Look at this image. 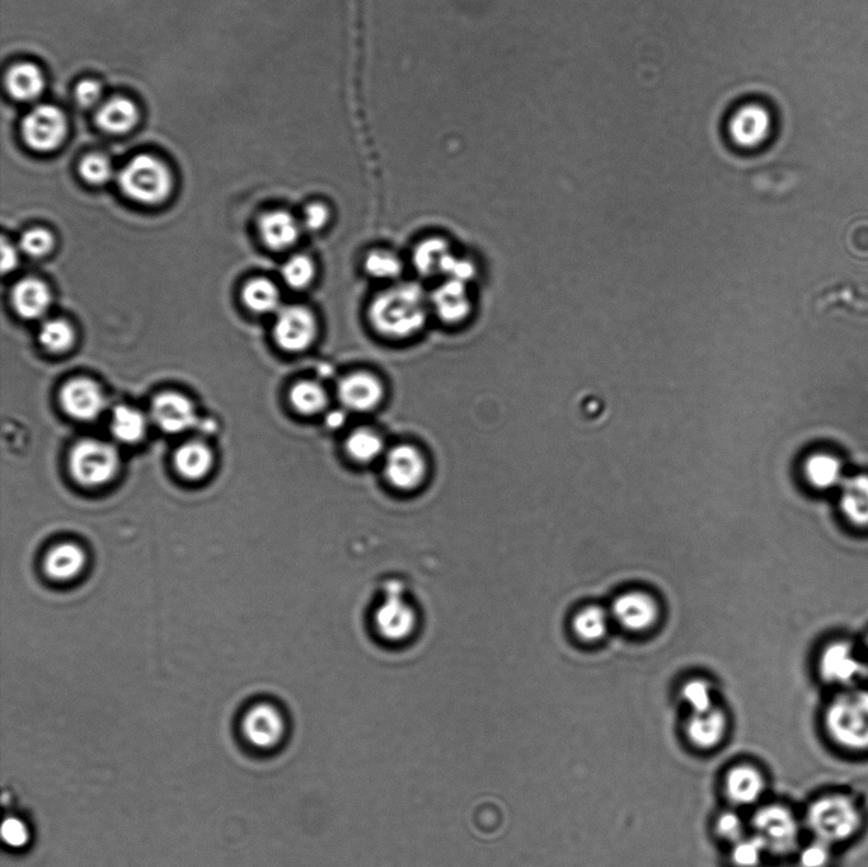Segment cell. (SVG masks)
<instances>
[{"instance_id":"1","label":"cell","mask_w":868,"mask_h":867,"mask_svg":"<svg viewBox=\"0 0 868 867\" xmlns=\"http://www.w3.org/2000/svg\"><path fill=\"white\" fill-rule=\"evenodd\" d=\"M802 820L807 836L841 850L865 832L867 809L855 792L830 789L810 800Z\"/></svg>"},{"instance_id":"2","label":"cell","mask_w":868,"mask_h":867,"mask_svg":"<svg viewBox=\"0 0 868 867\" xmlns=\"http://www.w3.org/2000/svg\"><path fill=\"white\" fill-rule=\"evenodd\" d=\"M828 743L847 756H868V688H844L829 698L821 714Z\"/></svg>"},{"instance_id":"3","label":"cell","mask_w":868,"mask_h":867,"mask_svg":"<svg viewBox=\"0 0 868 867\" xmlns=\"http://www.w3.org/2000/svg\"><path fill=\"white\" fill-rule=\"evenodd\" d=\"M429 304L430 299L419 284H397L373 299L369 320L380 335L406 339L424 328Z\"/></svg>"},{"instance_id":"4","label":"cell","mask_w":868,"mask_h":867,"mask_svg":"<svg viewBox=\"0 0 868 867\" xmlns=\"http://www.w3.org/2000/svg\"><path fill=\"white\" fill-rule=\"evenodd\" d=\"M752 826L768 854L774 856H795L804 842V820L785 804L762 806L753 815Z\"/></svg>"},{"instance_id":"5","label":"cell","mask_w":868,"mask_h":867,"mask_svg":"<svg viewBox=\"0 0 868 867\" xmlns=\"http://www.w3.org/2000/svg\"><path fill=\"white\" fill-rule=\"evenodd\" d=\"M119 184L130 199L156 205L170 196L172 176L166 164L159 159L149 154H140L131 159L120 172Z\"/></svg>"},{"instance_id":"6","label":"cell","mask_w":868,"mask_h":867,"mask_svg":"<svg viewBox=\"0 0 868 867\" xmlns=\"http://www.w3.org/2000/svg\"><path fill=\"white\" fill-rule=\"evenodd\" d=\"M816 669L821 681L839 691L860 686L867 667L851 642L837 640L821 650Z\"/></svg>"},{"instance_id":"7","label":"cell","mask_w":868,"mask_h":867,"mask_svg":"<svg viewBox=\"0 0 868 867\" xmlns=\"http://www.w3.org/2000/svg\"><path fill=\"white\" fill-rule=\"evenodd\" d=\"M119 454L112 445L100 440H83L75 445L70 468L75 480L86 486H100L114 478L119 468Z\"/></svg>"},{"instance_id":"8","label":"cell","mask_w":868,"mask_h":867,"mask_svg":"<svg viewBox=\"0 0 868 867\" xmlns=\"http://www.w3.org/2000/svg\"><path fill=\"white\" fill-rule=\"evenodd\" d=\"M375 627L384 640L401 642L410 639L417 627L415 608L403 598L401 585H388V594L375 612Z\"/></svg>"},{"instance_id":"9","label":"cell","mask_w":868,"mask_h":867,"mask_svg":"<svg viewBox=\"0 0 868 867\" xmlns=\"http://www.w3.org/2000/svg\"><path fill=\"white\" fill-rule=\"evenodd\" d=\"M609 612L613 622L632 634H645L660 618L658 601L642 590H628L619 594Z\"/></svg>"},{"instance_id":"10","label":"cell","mask_w":868,"mask_h":867,"mask_svg":"<svg viewBox=\"0 0 868 867\" xmlns=\"http://www.w3.org/2000/svg\"><path fill=\"white\" fill-rule=\"evenodd\" d=\"M317 318L302 306L280 309L274 327L275 341L288 353H302L317 340Z\"/></svg>"},{"instance_id":"11","label":"cell","mask_w":868,"mask_h":867,"mask_svg":"<svg viewBox=\"0 0 868 867\" xmlns=\"http://www.w3.org/2000/svg\"><path fill=\"white\" fill-rule=\"evenodd\" d=\"M428 472V462L424 454L414 445H396L384 456V475L394 489L401 491L419 489L424 484Z\"/></svg>"},{"instance_id":"12","label":"cell","mask_w":868,"mask_h":867,"mask_svg":"<svg viewBox=\"0 0 868 867\" xmlns=\"http://www.w3.org/2000/svg\"><path fill=\"white\" fill-rule=\"evenodd\" d=\"M23 139L37 152H51L67 135V120L54 106L42 105L32 110L22 123Z\"/></svg>"},{"instance_id":"13","label":"cell","mask_w":868,"mask_h":867,"mask_svg":"<svg viewBox=\"0 0 868 867\" xmlns=\"http://www.w3.org/2000/svg\"><path fill=\"white\" fill-rule=\"evenodd\" d=\"M337 396L345 409L368 412L377 409L382 403L384 386L373 374L353 373L341 379Z\"/></svg>"},{"instance_id":"14","label":"cell","mask_w":868,"mask_h":867,"mask_svg":"<svg viewBox=\"0 0 868 867\" xmlns=\"http://www.w3.org/2000/svg\"><path fill=\"white\" fill-rule=\"evenodd\" d=\"M60 402L69 416L84 421L96 419L106 406L101 388L87 378L73 379L65 384Z\"/></svg>"},{"instance_id":"15","label":"cell","mask_w":868,"mask_h":867,"mask_svg":"<svg viewBox=\"0 0 868 867\" xmlns=\"http://www.w3.org/2000/svg\"><path fill=\"white\" fill-rule=\"evenodd\" d=\"M152 412L154 421L167 433H182L194 428L197 423L194 405L180 393L166 392L159 395L153 402Z\"/></svg>"},{"instance_id":"16","label":"cell","mask_w":868,"mask_h":867,"mask_svg":"<svg viewBox=\"0 0 868 867\" xmlns=\"http://www.w3.org/2000/svg\"><path fill=\"white\" fill-rule=\"evenodd\" d=\"M727 716L724 711L715 707L705 714H692L685 721L684 734L694 748L701 751H712L724 742L727 734Z\"/></svg>"},{"instance_id":"17","label":"cell","mask_w":868,"mask_h":867,"mask_svg":"<svg viewBox=\"0 0 868 867\" xmlns=\"http://www.w3.org/2000/svg\"><path fill=\"white\" fill-rule=\"evenodd\" d=\"M724 790L731 803L740 806L753 805L758 803L766 791V779L757 767L736 765L726 773Z\"/></svg>"},{"instance_id":"18","label":"cell","mask_w":868,"mask_h":867,"mask_svg":"<svg viewBox=\"0 0 868 867\" xmlns=\"http://www.w3.org/2000/svg\"><path fill=\"white\" fill-rule=\"evenodd\" d=\"M838 505L844 519L858 529H868V475L847 476L838 490Z\"/></svg>"},{"instance_id":"19","label":"cell","mask_w":868,"mask_h":867,"mask_svg":"<svg viewBox=\"0 0 868 867\" xmlns=\"http://www.w3.org/2000/svg\"><path fill=\"white\" fill-rule=\"evenodd\" d=\"M430 304L440 320L450 325L466 320L472 309L467 284L449 279L434 290Z\"/></svg>"},{"instance_id":"20","label":"cell","mask_w":868,"mask_h":867,"mask_svg":"<svg viewBox=\"0 0 868 867\" xmlns=\"http://www.w3.org/2000/svg\"><path fill=\"white\" fill-rule=\"evenodd\" d=\"M802 475L816 491H838L847 478L841 459L828 452L810 454L802 466Z\"/></svg>"},{"instance_id":"21","label":"cell","mask_w":868,"mask_h":867,"mask_svg":"<svg viewBox=\"0 0 868 867\" xmlns=\"http://www.w3.org/2000/svg\"><path fill=\"white\" fill-rule=\"evenodd\" d=\"M283 729V720L279 712L269 705L255 707L248 712L243 721V733L248 742L258 748H270L278 744Z\"/></svg>"},{"instance_id":"22","label":"cell","mask_w":868,"mask_h":867,"mask_svg":"<svg viewBox=\"0 0 868 867\" xmlns=\"http://www.w3.org/2000/svg\"><path fill=\"white\" fill-rule=\"evenodd\" d=\"M258 228L266 246L275 251H283L294 246L300 237L298 220L284 210L262 215Z\"/></svg>"},{"instance_id":"23","label":"cell","mask_w":868,"mask_h":867,"mask_svg":"<svg viewBox=\"0 0 868 867\" xmlns=\"http://www.w3.org/2000/svg\"><path fill=\"white\" fill-rule=\"evenodd\" d=\"M13 307L18 315L27 320H36L48 312L51 293L48 285L39 279H25L14 287Z\"/></svg>"},{"instance_id":"24","label":"cell","mask_w":868,"mask_h":867,"mask_svg":"<svg viewBox=\"0 0 868 867\" xmlns=\"http://www.w3.org/2000/svg\"><path fill=\"white\" fill-rule=\"evenodd\" d=\"M611 612L599 606H586L572 617L571 629L580 641L595 644L608 635L612 623Z\"/></svg>"},{"instance_id":"25","label":"cell","mask_w":868,"mask_h":867,"mask_svg":"<svg viewBox=\"0 0 868 867\" xmlns=\"http://www.w3.org/2000/svg\"><path fill=\"white\" fill-rule=\"evenodd\" d=\"M86 556L83 550L72 543H64L53 548L46 556L45 570L50 578L69 580L81 573Z\"/></svg>"},{"instance_id":"26","label":"cell","mask_w":868,"mask_h":867,"mask_svg":"<svg viewBox=\"0 0 868 867\" xmlns=\"http://www.w3.org/2000/svg\"><path fill=\"white\" fill-rule=\"evenodd\" d=\"M139 112L126 98L117 97L106 102L97 114V124L111 134H123L134 128Z\"/></svg>"},{"instance_id":"27","label":"cell","mask_w":868,"mask_h":867,"mask_svg":"<svg viewBox=\"0 0 868 867\" xmlns=\"http://www.w3.org/2000/svg\"><path fill=\"white\" fill-rule=\"evenodd\" d=\"M44 77L34 64L14 65L7 76V87L12 97L18 101H34L44 91Z\"/></svg>"},{"instance_id":"28","label":"cell","mask_w":868,"mask_h":867,"mask_svg":"<svg viewBox=\"0 0 868 867\" xmlns=\"http://www.w3.org/2000/svg\"><path fill=\"white\" fill-rule=\"evenodd\" d=\"M452 255L447 242L441 238H429L415 248L414 261L417 273L426 278L443 274L445 264Z\"/></svg>"},{"instance_id":"29","label":"cell","mask_w":868,"mask_h":867,"mask_svg":"<svg viewBox=\"0 0 868 867\" xmlns=\"http://www.w3.org/2000/svg\"><path fill=\"white\" fill-rule=\"evenodd\" d=\"M345 449L347 456L360 465L373 463L386 452L383 438L368 428L354 430L346 439Z\"/></svg>"},{"instance_id":"30","label":"cell","mask_w":868,"mask_h":867,"mask_svg":"<svg viewBox=\"0 0 868 867\" xmlns=\"http://www.w3.org/2000/svg\"><path fill=\"white\" fill-rule=\"evenodd\" d=\"M178 472L190 480H199L208 475L213 466V454L203 443H187L176 453Z\"/></svg>"},{"instance_id":"31","label":"cell","mask_w":868,"mask_h":867,"mask_svg":"<svg viewBox=\"0 0 868 867\" xmlns=\"http://www.w3.org/2000/svg\"><path fill=\"white\" fill-rule=\"evenodd\" d=\"M289 400L299 414L313 416L321 414L328 405V396L322 384L314 381H300L294 384Z\"/></svg>"},{"instance_id":"32","label":"cell","mask_w":868,"mask_h":867,"mask_svg":"<svg viewBox=\"0 0 868 867\" xmlns=\"http://www.w3.org/2000/svg\"><path fill=\"white\" fill-rule=\"evenodd\" d=\"M112 433L121 442L136 443L147 431V419L142 412L129 406H117L111 421Z\"/></svg>"},{"instance_id":"33","label":"cell","mask_w":868,"mask_h":867,"mask_svg":"<svg viewBox=\"0 0 868 867\" xmlns=\"http://www.w3.org/2000/svg\"><path fill=\"white\" fill-rule=\"evenodd\" d=\"M243 302L253 312L272 313L280 308L281 295L272 281L255 279L243 289Z\"/></svg>"},{"instance_id":"34","label":"cell","mask_w":868,"mask_h":867,"mask_svg":"<svg viewBox=\"0 0 868 867\" xmlns=\"http://www.w3.org/2000/svg\"><path fill=\"white\" fill-rule=\"evenodd\" d=\"M768 130L769 117L767 112L759 109V107H752V109L741 112L736 117L735 126H733L736 139H739L740 143L743 144L759 143L760 140L767 137Z\"/></svg>"},{"instance_id":"35","label":"cell","mask_w":868,"mask_h":867,"mask_svg":"<svg viewBox=\"0 0 868 867\" xmlns=\"http://www.w3.org/2000/svg\"><path fill=\"white\" fill-rule=\"evenodd\" d=\"M680 696L692 714H705L716 707L712 684L703 678H692L685 682Z\"/></svg>"},{"instance_id":"36","label":"cell","mask_w":868,"mask_h":867,"mask_svg":"<svg viewBox=\"0 0 868 867\" xmlns=\"http://www.w3.org/2000/svg\"><path fill=\"white\" fill-rule=\"evenodd\" d=\"M837 848L810 838L802 842L795 854L797 867H834Z\"/></svg>"},{"instance_id":"37","label":"cell","mask_w":868,"mask_h":867,"mask_svg":"<svg viewBox=\"0 0 868 867\" xmlns=\"http://www.w3.org/2000/svg\"><path fill=\"white\" fill-rule=\"evenodd\" d=\"M365 271L372 278L393 280L400 278L403 264L400 257L386 250H375L368 253L364 261Z\"/></svg>"},{"instance_id":"38","label":"cell","mask_w":868,"mask_h":867,"mask_svg":"<svg viewBox=\"0 0 868 867\" xmlns=\"http://www.w3.org/2000/svg\"><path fill=\"white\" fill-rule=\"evenodd\" d=\"M39 339L42 346L51 353H64L72 348L73 327L63 320H50L41 326Z\"/></svg>"},{"instance_id":"39","label":"cell","mask_w":868,"mask_h":867,"mask_svg":"<svg viewBox=\"0 0 868 867\" xmlns=\"http://www.w3.org/2000/svg\"><path fill=\"white\" fill-rule=\"evenodd\" d=\"M281 275L290 288L303 290L316 279V265L311 257L306 255L293 256L285 262Z\"/></svg>"},{"instance_id":"40","label":"cell","mask_w":868,"mask_h":867,"mask_svg":"<svg viewBox=\"0 0 868 867\" xmlns=\"http://www.w3.org/2000/svg\"><path fill=\"white\" fill-rule=\"evenodd\" d=\"M768 854L766 846L759 837H743L733 843L730 852L731 864L734 867H759Z\"/></svg>"},{"instance_id":"41","label":"cell","mask_w":868,"mask_h":867,"mask_svg":"<svg viewBox=\"0 0 868 867\" xmlns=\"http://www.w3.org/2000/svg\"><path fill=\"white\" fill-rule=\"evenodd\" d=\"M81 176L91 185H103L112 176V167L109 159L100 154H91L81 163Z\"/></svg>"},{"instance_id":"42","label":"cell","mask_w":868,"mask_h":867,"mask_svg":"<svg viewBox=\"0 0 868 867\" xmlns=\"http://www.w3.org/2000/svg\"><path fill=\"white\" fill-rule=\"evenodd\" d=\"M20 245L28 256L42 257L53 250L54 237L46 229L34 228L23 234Z\"/></svg>"},{"instance_id":"43","label":"cell","mask_w":868,"mask_h":867,"mask_svg":"<svg viewBox=\"0 0 868 867\" xmlns=\"http://www.w3.org/2000/svg\"><path fill=\"white\" fill-rule=\"evenodd\" d=\"M715 831L722 840L731 843L738 842L745 837L744 819L738 813L727 810L716 818Z\"/></svg>"},{"instance_id":"44","label":"cell","mask_w":868,"mask_h":867,"mask_svg":"<svg viewBox=\"0 0 868 867\" xmlns=\"http://www.w3.org/2000/svg\"><path fill=\"white\" fill-rule=\"evenodd\" d=\"M443 275L447 276L449 280H457L468 284V281H471L476 276V266L473 262L461 259V257H457L452 253L447 264H445Z\"/></svg>"},{"instance_id":"45","label":"cell","mask_w":868,"mask_h":867,"mask_svg":"<svg viewBox=\"0 0 868 867\" xmlns=\"http://www.w3.org/2000/svg\"><path fill=\"white\" fill-rule=\"evenodd\" d=\"M331 212L328 206L323 203L309 204L304 210V227L311 232L322 231L330 222Z\"/></svg>"},{"instance_id":"46","label":"cell","mask_w":868,"mask_h":867,"mask_svg":"<svg viewBox=\"0 0 868 867\" xmlns=\"http://www.w3.org/2000/svg\"><path fill=\"white\" fill-rule=\"evenodd\" d=\"M2 837L8 846L23 847L28 841V831L20 819L8 818L2 826Z\"/></svg>"},{"instance_id":"47","label":"cell","mask_w":868,"mask_h":867,"mask_svg":"<svg viewBox=\"0 0 868 867\" xmlns=\"http://www.w3.org/2000/svg\"><path fill=\"white\" fill-rule=\"evenodd\" d=\"M101 96V84L91 81V79L79 83L77 91H75V97H77V101L82 107L95 106L100 101Z\"/></svg>"},{"instance_id":"48","label":"cell","mask_w":868,"mask_h":867,"mask_svg":"<svg viewBox=\"0 0 868 867\" xmlns=\"http://www.w3.org/2000/svg\"><path fill=\"white\" fill-rule=\"evenodd\" d=\"M18 264V253L16 248L3 241L2 245V270L3 274L9 273L16 269Z\"/></svg>"},{"instance_id":"49","label":"cell","mask_w":868,"mask_h":867,"mask_svg":"<svg viewBox=\"0 0 868 867\" xmlns=\"http://www.w3.org/2000/svg\"><path fill=\"white\" fill-rule=\"evenodd\" d=\"M327 426L331 429H340L345 423V415L341 411H333L327 416Z\"/></svg>"},{"instance_id":"50","label":"cell","mask_w":868,"mask_h":867,"mask_svg":"<svg viewBox=\"0 0 868 867\" xmlns=\"http://www.w3.org/2000/svg\"><path fill=\"white\" fill-rule=\"evenodd\" d=\"M866 649H867V653H868V636H867V639H866Z\"/></svg>"}]
</instances>
